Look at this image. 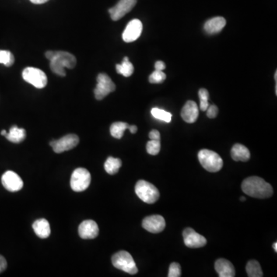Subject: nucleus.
Listing matches in <instances>:
<instances>
[{
	"label": "nucleus",
	"instance_id": "1",
	"mask_svg": "<svg viewBox=\"0 0 277 277\" xmlns=\"http://www.w3.org/2000/svg\"><path fill=\"white\" fill-rule=\"evenodd\" d=\"M242 190L246 195L258 199L269 198L274 194L272 186L258 176H250L243 180Z\"/></svg>",
	"mask_w": 277,
	"mask_h": 277
},
{
	"label": "nucleus",
	"instance_id": "2",
	"mask_svg": "<svg viewBox=\"0 0 277 277\" xmlns=\"http://www.w3.org/2000/svg\"><path fill=\"white\" fill-rule=\"evenodd\" d=\"M46 57L50 61L51 70L60 76H65V68L73 69L76 65V59L68 52L48 51Z\"/></svg>",
	"mask_w": 277,
	"mask_h": 277
},
{
	"label": "nucleus",
	"instance_id": "3",
	"mask_svg": "<svg viewBox=\"0 0 277 277\" xmlns=\"http://www.w3.org/2000/svg\"><path fill=\"white\" fill-rule=\"evenodd\" d=\"M198 158L203 167L211 173L219 171L223 166L222 158L214 151L202 149L199 152Z\"/></svg>",
	"mask_w": 277,
	"mask_h": 277
},
{
	"label": "nucleus",
	"instance_id": "4",
	"mask_svg": "<svg viewBox=\"0 0 277 277\" xmlns=\"http://www.w3.org/2000/svg\"><path fill=\"white\" fill-rule=\"evenodd\" d=\"M135 192L138 198L148 204L156 203L159 198V192L154 185L145 180H138Z\"/></svg>",
	"mask_w": 277,
	"mask_h": 277
},
{
	"label": "nucleus",
	"instance_id": "5",
	"mask_svg": "<svg viewBox=\"0 0 277 277\" xmlns=\"http://www.w3.org/2000/svg\"><path fill=\"white\" fill-rule=\"evenodd\" d=\"M112 264L119 270L129 274H137L138 269L132 256L127 251H120L112 257Z\"/></svg>",
	"mask_w": 277,
	"mask_h": 277
},
{
	"label": "nucleus",
	"instance_id": "6",
	"mask_svg": "<svg viewBox=\"0 0 277 277\" xmlns=\"http://www.w3.org/2000/svg\"><path fill=\"white\" fill-rule=\"evenodd\" d=\"M91 175L85 168H78L74 170L71 176V188L75 192H82L89 187Z\"/></svg>",
	"mask_w": 277,
	"mask_h": 277
},
{
	"label": "nucleus",
	"instance_id": "7",
	"mask_svg": "<svg viewBox=\"0 0 277 277\" xmlns=\"http://www.w3.org/2000/svg\"><path fill=\"white\" fill-rule=\"evenodd\" d=\"M22 78L28 83L38 89H43L47 85V76L43 71L34 67H27L22 71Z\"/></svg>",
	"mask_w": 277,
	"mask_h": 277
},
{
	"label": "nucleus",
	"instance_id": "8",
	"mask_svg": "<svg viewBox=\"0 0 277 277\" xmlns=\"http://www.w3.org/2000/svg\"><path fill=\"white\" fill-rule=\"evenodd\" d=\"M116 89L114 82L106 73H99L97 76V84L95 88V97L98 100L104 99Z\"/></svg>",
	"mask_w": 277,
	"mask_h": 277
},
{
	"label": "nucleus",
	"instance_id": "9",
	"mask_svg": "<svg viewBox=\"0 0 277 277\" xmlns=\"http://www.w3.org/2000/svg\"><path fill=\"white\" fill-rule=\"evenodd\" d=\"M79 138L75 134H69L65 137H62L58 140H53L50 142V145L53 147L54 152L61 153L65 151L70 150L78 145Z\"/></svg>",
	"mask_w": 277,
	"mask_h": 277
},
{
	"label": "nucleus",
	"instance_id": "10",
	"mask_svg": "<svg viewBox=\"0 0 277 277\" xmlns=\"http://www.w3.org/2000/svg\"><path fill=\"white\" fill-rule=\"evenodd\" d=\"M183 236L185 245L189 248H200L206 246L207 243V239L204 236L199 234L192 228L185 229Z\"/></svg>",
	"mask_w": 277,
	"mask_h": 277
},
{
	"label": "nucleus",
	"instance_id": "11",
	"mask_svg": "<svg viewBox=\"0 0 277 277\" xmlns=\"http://www.w3.org/2000/svg\"><path fill=\"white\" fill-rule=\"evenodd\" d=\"M137 0H120L118 3L109 9L111 19L117 21L134 9Z\"/></svg>",
	"mask_w": 277,
	"mask_h": 277
},
{
	"label": "nucleus",
	"instance_id": "12",
	"mask_svg": "<svg viewBox=\"0 0 277 277\" xmlns=\"http://www.w3.org/2000/svg\"><path fill=\"white\" fill-rule=\"evenodd\" d=\"M142 227L149 233H161L166 227V222L162 215H149L142 220Z\"/></svg>",
	"mask_w": 277,
	"mask_h": 277
},
{
	"label": "nucleus",
	"instance_id": "13",
	"mask_svg": "<svg viewBox=\"0 0 277 277\" xmlns=\"http://www.w3.org/2000/svg\"><path fill=\"white\" fill-rule=\"evenodd\" d=\"M142 31V23L138 19H133L129 22L123 33V40L126 43L136 41L140 36Z\"/></svg>",
	"mask_w": 277,
	"mask_h": 277
},
{
	"label": "nucleus",
	"instance_id": "14",
	"mask_svg": "<svg viewBox=\"0 0 277 277\" xmlns=\"http://www.w3.org/2000/svg\"><path fill=\"white\" fill-rule=\"evenodd\" d=\"M2 183L5 189L9 192L19 191L23 187V182L20 176L12 171L5 172L2 175Z\"/></svg>",
	"mask_w": 277,
	"mask_h": 277
},
{
	"label": "nucleus",
	"instance_id": "15",
	"mask_svg": "<svg viewBox=\"0 0 277 277\" xmlns=\"http://www.w3.org/2000/svg\"><path fill=\"white\" fill-rule=\"evenodd\" d=\"M99 227L95 221H83L79 226V235L84 240L95 239L99 235Z\"/></svg>",
	"mask_w": 277,
	"mask_h": 277
},
{
	"label": "nucleus",
	"instance_id": "16",
	"mask_svg": "<svg viewBox=\"0 0 277 277\" xmlns=\"http://www.w3.org/2000/svg\"><path fill=\"white\" fill-rule=\"evenodd\" d=\"M181 117L187 123H195L199 117V108L197 103L192 100L187 101L182 109Z\"/></svg>",
	"mask_w": 277,
	"mask_h": 277
},
{
	"label": "nucleus",
	"instance_id": "17",
	"mask_svg": "<svg viewBox=\"0 0 277 277\" xmlns=\"http://www.w3.org/2000/svg\"><path fill=\"white\" fill-rule=\"evenodd\" d=\"M215 270L219 277H233L236 275L233 264L225 259H219L215 261Z\"/></svg>",
	"mask_w": 277,
	"mask_h": 277
},
{
	"label": "nucleus",
	"instance_id": "18",
	"mask_svg": "<svg viewBox=\"0 0 277 277\" xmlns=\"http://www.w3.org/2000/svg\"><path fill=\"white\" fill-rule=\"evenodd\" d=\"M226 24V20L224 18L217 16L207 21L204 25V29L208 34H217L220 33Z\"/></svg>",
	"mask_w": 277,
	"mask_h": 277
},
{
	"label": "nucleus",
	"instance_id": "19",
	"mask_svg": "<svg viewBox=\"0 0 277 277\" xmlns=\"http://www.w3.org/2000/svg\"><path fill=\"white\" fill-rule=\"evenodd\" d=\"M231 156L233 160L246 162L250 159V150L245 145L236 143L231 149Z\"/></svg>",
	"mask_w": 277,
	"mask_h": 277
},
{
	"label": "nucleus",
	"instance_id": "20",
	"mask_svg": "<svg viewBox=\"0 0 277 277\" xmlns=\"http://www.w3.org/2000/svg\"><path fill=\"white\" fill-rule=\"evenodd\" d=\"M35 233L42 239H46L50 236L51 233L50 223L46 219H40L35 221L33 224Z\"/></svg>",
	"mask_w": 277,
	"mask_h": 277
},
{
	"label": "nucleus",
	"instance_id": "21",
	"mask_svg": "<svg viewBox=\"0 0 277 277\" xmlns=\"http://www.w3.org/2000/svg\"><path fill=\"white\" fill-rule=\"evenodd\" d=\"M26 133L24 129L19 128L17 126L11 127L9 132L7 133L5 138L14 143H19L26 138Z\"/></svg>",
	"mask_w": 277,
	"mask_h": 277
},
{
	"label": "nucleus",
	"instance_id": "22",
	"mask_svg": "<svg viewBox=\"0 0 277 277\" xmlns=\"http://www.w3.org/2000/svg\"><path fill=\"white\" fill-rule=\"evenodd\" d=\"M122 166L121 159L118 158L110 157L106 159L104 164L105 170L110 175H114L118 173L119 169Z\"/></svg>",
	"mask_w": 277,
	"mask_h": 277
},
{
	"label": "nucleus",
	"instance_id": "23",
	"mask_svg": "<svg viewBox=\"0 0 277 277\" xmlns=\"http://www.w3.org/2000/svg\"><path fill=\"white\" fill-rule=\"evenodd\" d=\"M116 68H117V72L119 74H121L125 77L132 75L134 72V66L129 61V58L127 57L123 59V63L121 64H117L116 66Z\"/></svg>",
	"mask_w": 277,
	"mask_h": 277
},
{
	"label": "nucleus",
	"instance_id": "24",
	"mask_svg": "<svg viewBox=\"0 0 277 277\" xmlns=\"http://www.w3.org/2000/svg\"><path fill=\"white\" fill-rule=\"evenodd\" d=\"M130 125L128 123H123V122H117L112 124L110 127V134L112 137L116 138H121L123 137V134L125 130L129 128Z\"/></svg>",
	"mask_w": 277,
	"mask_h": 277
},
{
	"label": "nucleus",
	"instance_id": "25",
	"mask_svg": "<svg viewBox=\"0 0 277 277\" xmlns=\"http://www.w3.org/2000/svg\"><path fill=\"white\" fill-rule=\"evenodd\" d=\"M247 275L250 277H262L264 276L261 267L257 260H250L246 267Z\"/></svg>",
	"mask_w": 277,
	"mask_h": 277
},
{
	"label": "nucleus",
	"instance_id": "26",
	"mask_svg": "<svg viewBox=\"0 0 277 277\" xmlns=\"http://www.w3.org/2000/svg\"><path fill=\"white\" fill-rule=\"evenodd\" d=\"M151 114L154 118L164 121L166 123H170L171 122L172 114L169 112L165 111V110H161L159 108H152L151 110Z\"/></svg>",
	"mask_w": 277,
	"mask_h": 277
},
{
	"label": "nucleus",
	"instance_id": "27",
	"mask_svg": "<svg viewBox=\"0 0 277 277\" xmlns=\"http://www.w3.org/2000/svg\"><path fill=\"white\" fill-rule=\"evenodd\" d=\"M15 58L12 53L8 50H0V64L9 67L13 65Z\"/></svg>",
	"mask_w": 277,
	"mask_h": 277
},
{
	"label": "nucleus",
	"instance_id": "28",
	"mask_svg": "<svg viewBox=\"0 0 277 277\" xmlns=\"http://www.w3.org/2000/svg\"><path fill=\"white\" fill-rule=\"evenodd\" d=\"M199 97L200 99V110L202 111H207V108L209 106L208 103L209 92L206 89H200L199 91Z\"/></svg>",
	"mask_w": 277,
	"mask_h": 277
},
{
	"label": "nucleus",
	"instance_id": "29",
	"mask_svg": "<svg viewBox=\"0 0 277 277\" xmlns=\"http://www.w3.org/2000/svg\"><path fill=\"white\" fill-rule=\"evenodd\" d=\"M161 143L160 140H152L147 142L146 144V151L148 153L150 154L152 156H156L159 154L160 151Z\"/></svg>",
	"mask_w": 277,
	"mask_h": 277
},
{
	"label": "nucleus",
	"instance_id": "30",
	"mask_svg": "<svg viewBox=\"0 0 277 277\" xmlns=\"http://www.w3.org/2000/svg\"><path fill=\"white\" fill-rule=\"evenodd\" d=\"M166 75L163 71L155 70L149 75V81L150 83H162L166 79Z\"/></svg>",
	"mask_w": 277,
	"mask_h": 277
},
{
	"label": "nucleus",
	"instance_id": "31",
	"mask_svg": "<svg viewBox=\"0 0 277 277\" xmlns=\"http://www.w3.org/2000/svg\"><path fill=\"white\" fill-rule=\"evenodd\" d=\"M169 277H181V267L177 263H173L170 264L169 268Z\"/></svg>",
	"mask_w": 277,
	"mask_h": 277
},
{
	"label": "nucleus",
	"instance_id": "32",
	"mask_svg": "<svg viewBox=\"0 0 277 277\" xmlns=\"http://www.w3.org/2000/svg\"><path fill=\"white\" fill-rule=\"evenodd\" d=\"M218 112H219V110H218L217 106H215V105H211L207 108V117H209V119L215 118L217 117Z\"/></svg>",
	"mask_w": 277,
	"mask_h": 277
},
{
	"label": "nucleus",
	"instance_id": "33",
	"mask_svg": "<svg viewBox=\"0 0 277 277\" xmlns=\"http://www.w3.org/2000/svg\"><path fill=\"white\" fill-rule=\"evenodd\" d=\"M149 137L152 140H160V134L158 130H153L149 133Z\"/></svg>",
	"mask_w": 277,
	"mask_h": 277
},
{
	"label": "nucleus",
	"instance_id": "34",
	"mask_svg": "<svg viewBox=\"0 0 277 277\" xmlns=\"http://www.w3.org/2000/svg\"><path fill=\"white\" fill-rule=\"evenodd\" d=\"M7 267V263L5 259L2 256L0 255V274L3 272Z\"/></svg>",
	"mask_w": 277,
	"mask_h": 277
},
{
	"label": "nucleus",
	"instance_id": "35",
	"mask_svg": "<svg viewBox=\"0 0 277 277\" xmlns=\"http://www.w3.org/2000/svg\"><path fill=\"white\" fill-rule=\"evenodd\" d=\"M166 68V65L163 61H157L155 64V69L156 70L163 71Z\"/></svg>",
	"mask_w": 277,
	"mask_h": 277
},
{
	"label": "nucleus",
	"instance_id": "36",
	"mask_svg": "<svg viewBox=\"0 0 277 277\" xmlns=\"http://www.w3.org/2000/svg\"><path fill=\"white\" fill-rule=\"evenodd\" d=\"M49 0H30V2L36 5H40V4L46 3L48 2Z\"/></svg>",
	"mask_w": 277,
	"mask_h": 277
},
{
	"label": "nucleus",
	"instance_id": "37",
	"mask_svg": "<svg viewBox=\"0 0 277 277\" xmlns=\"http://www.w3.org/2000/svg\"><path fill=\"white\" fill-rule=\"evenodd\" d=\"M128 129L130 130V133L133 134H136L137 132V130H138L137 126L135 125L130 126Z\"/></svg>",
	"mask_w": 277,
	"mask_h": 277
},
{
	"label": "nucleus",
	"instance_id": "38",
	"mask_svg": "<svg viewBox=\"0 0 277 277\" xmlns=\"http://www.w3.org/2000/svg\"><path fill=\"white\" fill-rule=\"evenodd\" d=\"M273 248L274 249V250H275L276 253H277V242H276V243H274V244H273Z\"/></svg>",
	"mask_w": 277,
	"mask_h": 277
},
{
	"label": "nucleus",
	"instance_id": "39",
	"mask_svg": "<svg viewBox=\"0 0 277 277\" xmlns=\"http://www.w3.org/2000/svg\"><path fill=\"white\" fill-rule=\"evenodd\" d=\"M7 134V132L6 131H5V130H2V132H1V135L4 136V137H5V136H6Z\"/></svg>",
	"mask_w": 277,
	"mask_h": 277
},
{
	"label": "nucleus",
	"instance_id": "40",
	"mask_svg": "<svg viewBox=\"0 0 277 277\" xmlns=\"http://www.w3.org/2000/svg\"><path fill=\"white\" fill-rule=\"evenodd\" d=\"M240 201H242V202H244V201H246V198L243 197H240Z\"/></svg>",
	"mask_w": 277,
	"mask_h": 277
},
{
	"label": "nucleus",
	"instance_id": "41",
	"mask_svg": "<svg viewBox=\"0 0 277 277\" xmlns=\"http://www.w3.org/2000/svg\"><path fill=\"white\" fill-rule=\"evenodd\" d=\"M274 77H275L276 82H277V71H276L275 76H274Z\"/></svg>",
	"mask_w": 277,
	"mask_h": 277
}]
</instances>
